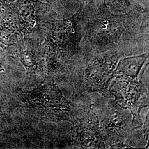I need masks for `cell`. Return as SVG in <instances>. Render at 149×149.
Returning <instances> with one entry per match:
<instances>
[{
    "label": "cell",
    "instance_id": "obj_1",
    "mask_svg": "<svg viewBox=\"0 0 149 149\" xmlns=\"http://www.w3.org/2000/svg\"><path fill=\"white\" fill-rule=\"evenodd\" d=\"M85 25L81 55L118 50L125 56L149 51V12L115 14L103 0H82Z\"/></svg>",
    "mask_w": 149,
    "mask_h": 149
},
{
    "label": "cell",
    "instance_id": "obj_2",
    "mask_svg": "<svg viewBox=\"0 0 149 149\" xmlns=\"http://www.w3.org/2000/svg\"><path fill=\"white\" fill-rule=\"evenodd\" d=\"M124 55L118 50L81 55L63 81L72 85L74 96L99 93L104 96L119 60Z\"/></svg>",
    "mask_w": 149,
    "mask_h": 149
},
{
    "label": "cell",
    "instance_id": "obj_3",
    "mask_svg": "<svg viewBox=\"0 0 149 149\" xmlns=\"http://www.w3.org/2000/svg\"><path fill=\"white\" fill-rule=\"evenodd\" d=\"M52 23V45L59 60L68 73L81 55L80 44L83 36L85 15L82 6L70 17L55 19Z\"/></svg>",
    "mask_w": 149,
    "mask_h": 149
},
{
    "label": "cell",
    "instance_id": "obj_4",
    "mask_svg": "<svg viewBox=\"0 0 149 149\" xmlns=\"http://www.w3.org/2000/svg\"><path fill=\"white\" fill-rule=\"evenodd\" d=\"M141 71L140 78L133 79L123 75H115L108 87L105 97L113 98L114 102L122 108L129 109L133 115L134 124L136 128L143 124L141 112L148 107V85L144 81L147 65Z\"/></svg>",
    "mask_w": 149,
    "mask_h": 149
},
{
    "label": "cell",
    "instance_id": "obj_5",
    "mask_svg": "<svg viewBox=\"0 0 149 149\" xmlns=\"http://www.w3.org/2000/svg\"><path fill=\"white\" fill-rule=\"evenodd\" d=\"M104 107L100 109V114L104 117L98 119L106 148H130L129 142L135 129L132 113L118 105L112 99Z\"/></svg>",
    "mask_w": 149,
    "mask_h": 149
},
{
    "label": "cell",
    "instance_id": "obj_6",
    "mask_svg": "<svg viewBox=\"0 0 149 149\" xmlns=\"http://www.w3.org/2000/svg\"><path fill=\"white\" fill-rule=\"evenodd\" d=\"M149 58V51L143 54L123 57L118 63L115 75H123L133 79H137Z\"/></svg>",
    "mask_w": 149,
    "mask_h": 149
},
{
    "label": "cell",
    "instance_id": "obj_7",
    "mask_svg": "<svg viewBox=\"0 0 149 149\" xmlns=\"http://www.w3.org/2000/svg\"><path fill=\"white\" fill-rule=\"evenodd\" d=\"M108 10L115 14H124L133 10L149 12L135 0H103Z\"/></svg>",
    "mask_w": 149,
    "mask_h": 149
},
{
    "label": "cell",
    "instance_id": "obj_8",
    "mask_svg": "<svg viewBox=\"0 0 149 149\" xmlns=\"http://www.w3.org/2000/svg\"><path fill=\"white\" fill-rule=\"evenodd\" d=\"M139 5L143 7L146 10L149 11V0H135Z\"/></svg>",
    "mask_w": 149,
    "mask_h": 149
}]
</instances>
